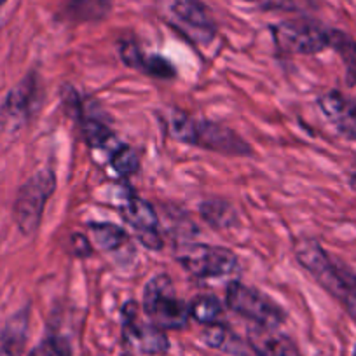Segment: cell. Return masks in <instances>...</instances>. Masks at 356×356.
<instances>
[{
	"mask_svg": "<svg viewBox=\"0 0 356 356\" xmlns=\"http://www.w3.org/2000/svg\"><path fill=\"white\" fill-rule=\"evenodd\" d=\"M296 257L300 266L314 276L318 283L339 300L356 321V275L344 264L328 255L314 239L302 238L296 245Z\"/></svg>",
	"mask_w": 356,
	"mask_h": 356,
	"instance_id": "obj_1",
	"label": "cell"
},
{
	"mask_svg": "<svg viewBox=\"0 0 356 356\" xmlns=\"http://www.w3.org/2000/svg\"><path fill=\"white\" fill-rule=\"evenodd\" d=\"M171 135L189 145L201 147L211 152L227 154V156H250L252 147L227 126L211 121H200L184 112H175L170 122Z\"/></svg>",
	"mask_w": 356,
	"mask_h": 356,
	"instance_id": "obj_2",
	"label": "cell"
},
{
	"mask_svg": "<svg viewBox=\"0 0 356 356\" xmlns=\"http://www.w3.org/2000/svg\"><path fill=\"white\" fill-rule=\"evenodd\" d=\"M143 311L147 318L163 330H178L189 321V306L178 299L170 276L159 275L150 280L143 292Z\"/></svg>",
	"mask_w": 356,
	"mask_h": 356,
	"instance_id": "obj_3",
	"label": "cell"
},
{
	"mask_svg": "<svg viewBox=\"0 0 356 356\" xmlns=\"http://www.w3.org/2000/svg\"><path fill=\"white\" fill-rule=\"evenodd\" d=\"M56 189V177L51 170H40L26 180L15 201V220L22 234L32 236L39 229L44 208Z\"/></svg>",
	"mask_w": 356,
	"mask_h": 356,
	"instance_id": "obj_4",
	"label": "cell"
},
{
	"mask_svg": "<svg viewBox=\"0 0 356 356\" xmlns=\"http://www.w3.org/2000/svg\"><path fill=\"white\" fill-rule=\"evenodd\" d=\"M180 266L197 278H224L238 267V259L224 246L187 245L178 250Z\"/></svg>",
	"mask_w": 356,
	"mask_h": 356,
	"instance_id": "obj_5",
	"label": "cell"
},
{
	"mask_svg": "<svg viewBox=\"0 0 356 356\" xmlns=\"http://www.w3.org/2000/svg\"><path fill=\"white\" fill-rule=\"evenodd\" d=\"M225 300L234 313L248 318L260 327L276 328L285 321V311L278 304L273 302L259 290L243 283H231L225 293Z\"/></svg>",
	"mask_w": 356,
	"mask_h": 356,
	"instance_id": "obj_6",
	"label": "cell"
},
{
	"mask_svg": "<svg viewBox=\"0 0 356 356\" xmlns=\"http://www.w3.org/2000/svg\"><path fill=\"white\" fill-rule=\"evenodd\" d=\"M275 42L283 53L316 54L330 47V30L309 22H285L273 29Z\"/></svg>",
	"mask_w": 356,
	"mask_h": 356,
	"instance_id": "obj_7",
	"label": "cell"
},
{
	"mask_svg": "<svg viewBox=\"0 0 356 356\" xmlns=\"http://www.w3.org/2000/svg\"><path fill=\"white\" fill-rule=\"evenodd\" d=\"M122 337L126 344L142 355L161 356L168 353V348H170L163 328L140 316L133 302H128L122 309Z\"/></svg>",
	"mask_w": 356,
	"mask_h": 356,
	"instance_id": "obj_8",
	"label": "cell"
},
{
	"mask_svg": "<svg viewBox=\"0 0 356 356\" xmlns=\"http://www.w3.org/2000/svg\"><path fill=\"white\" fill-rule=\"evenodd\" d=\"M119 211L122 218L135 229L140 241L150 250H159L163 246V238L159 234V222L152 204L142 197L135 196L131 191L122 193L119 201Z\"/></svg>",
	"mask_w": 356,
	"mask_h": 356,
	"instance_id": "obj_9",
	"label": "cell"
},
{
	"mask_svg": "<svg viewBox=\"0 0 356 356\" xmlns=\"http://www.w3.org/2000/svg\"><path fill=\"white\" fill-rule=\"evenodd\" d=\"M39 98V81L35 74H29L19 84L9 91L4 105H2V119L9 129H18L30 119L35 111Z\"/></svg>",
	"mask_w": 356,
	"mask_h": 356,
	"instance_id": "obj_10",
	"label": "cell"
},
{
	"mask_svg": "<svg viewBox=\"0 0 356 356\" xmlns=\"http://www.w3.org/2000/svg\"><path fill=\"white\" fill-rule=\"evenodd\" d=\"M320 111L346 138L356 140V102L341 91H327L318 98Z\"/></svg>",
	"mask_w": 356,
	"mask_h": 356,
	"instance_id": "obj_11",
	"label": "cell"
},
{
	"mask_svg": "<svg viewBox=\"0 0 356 356\" xmlns=\"http://www.w3.org/2000/svg\"><path fill=\"white\" fill-rule=\"evenodd\" d=\"M248 344L257 356H302L292 339L276 328L253 325L248 330Z\"/></svg>",
	"mask_w": 356,
	"mask_h": 356,
	"instance_id": "obj_12",
	"label": "cell"
},
{
	"mask_svg": "<svg viewBox=\"0 0 356 356\" xmlns=\"http://www.w3.org/2000/svg\"><path fill=\"white\" fill-rule=\"evenodd\" d=\"M171 11L196 33H201L203 37H211L215 33L213 18L200 0H173Z\"/></svg>",
	"mask_w": 356,
	"mask_h": 356,
	"instance_id": "obj_13",
	"label": "cell"
},
{
	"mask_svg": "<svg viewBox=\"0 0 356 356\" xmlns=\"http://www.w3.org/2000/svg\"><path fill=\"white\" fill-rule=\"evenodd\" d=\"M121 58L133 68L143 70L145 74L154 75L159 79H171L175 77V68L166 58L159 56V54H152L150 58H145L138 46L133 42H124L121 46Z\"/></svg>",
	"mask_w": 356,
	"mask_h": 356,
	"instance_id": "obj_14",
	"label": "cell"
},
{
	"mask_svg": "<svg viewBox=\"0 0 356 356\" xmlns=\"http://www.w3.org/2000/svg\"><path fill=\"white\" fill-rule=\"evenodd\" d=\"M29 332V309L19 311L0 330V356H22Z\"/></svg>",
	"mask_w": 356,
	"mask_h": 356,
	"instance_id": "obj_15",
	"label": "cell"
},
{
	"mask_svg": "<svg viewBox=\"0 0 356 356\" xmlns=\"http://www.w3.org/2000/svg\"><path fill=\"white\" fill-rule=\"evenodd\" d=\"M111 11V0H70L65 16L72 22H98Z\"/></svg>",
	"mask_w": 356,
	"mask_h": 356,
	"instance_id": "obj_16",
	"label": "cell"
},
{
	"mask_svg": "<svg viewBox=\"0 0 356 356\" xmlns=\"http://www.w3.org/2000/svg\"><path fill=\"white\" fill-rule=\"evenodd\" d=\"M330 47L337 51L348 70L349 84L356 88V42L339 30H330Z\"/></svg>",
	"mask_w": 356,
	"mask_h": 356,
	"instance_id": "obj_17",
	"label": "cell"
},
{
	"mask_svg": "<svg viewBox=\"0 0 356 356\" xmlns=\"http://www.w3.org/2000/svg\"><path fill=\"white\" fill-rule=\"evenodd\" d=\"M189 313L197 323H203L207 327L215 323H220L222 306L220 300L213 296H200L191 302Z\"/></svg>",
	"mask_w": 356,
	"mask_h": 356,
	"instance_id": "obj_18",
	"label": "cell"
},
{
	"mask_svg": "<svg viewBox=\"0 0 356 356\" xmlns=\"http://www.w3.org/2000/svg\"><path fill=\"white\" fill-rule=\"evenodd\" d=\"M95 245L102 250H118L126 241V232L114 224H89Z\"/></svg>",
	"mask_w": 356,
	"mask_h": 356,
	"instance_id": "obj_19",
	"label": "cell"
},
{
	"mask_svg": "<svg viewBox=\"0 0 356 356\" xmlns=\"http://www.w3.org/2000/svg\"><path fill=\"white\" fill-rule=\"evenodd\" d=\"M204 341L211 346V348L224 349V351L234 353V355H241V344H239L238 337L231 334L227 327L220 323L210 325L204 332Z\"/></svg>",
	"mask_w": 356,
	"mask_h": 356,
	"instance_id": "obj_20",
	"label": "cell"
},
{
	"mask_svg": "<svg viewBox=\"0 0 356 356\" xmlns=\"http://www.w3.org/2000/svg\"><path fill=\"white\" fill-rule=\"evenodd\" d=\"M201 215L208 224H211L217 229H225L234 224L236 213L231 208V204L224 201H208L201 207Z\"/></svg>",
	"mask_w": 356,
	"mask_h": 356,
	"instance_id": "obj_21",
	"label": "cell"
},
{
	"mask_svg": "<svg viewBox=\"0 0 356 356\" xmlns=\"http://www.w3.org/2000/svg\"><path fill=\"white\" fill-rule=\"evenodd\" d=\"M108 159H111V166L114 168L121 177H131V175L138 170V156H136V152L131 147L124 145V143H119V145L108 154Z\"/></svg>",
	"mask_w": 356,
	"mask_h": 356,
	"instance_id": "obj_22",
	"label": "cell"
},
{
	"mask_svg": "<svg viewBox=\"0 0 356 356\" xmlns=\"http://www.w3.org/2000/svg\"><path fill=\"white\" fill-rule=\"evenodd\" d=\"M29 356H72V348L61 335H49L37 344Z\"/></svg>",
	"mask_w": 356,
	"mask_h": 356,
	"instance_id": "obj_23",
	"label": "cell"
},
{
	"mask_svg": "<svg viewBox=\"0 0 356 356\" xmlns=\"http://www.w3.org/2000/svg\"><path fill=\"white\" fill-rule=\"evenodd\" d=\"M248 2H259L264 8L275 9H296L297 0H248Z\"/></svg>",
	"mask_w": 356,
	"mask_h": 356,
	"instance_id": "obj_24",
	"label": "cell"
},
{
	"mask_svg": "<svg viewBox=\"0 0 356 356\" xmlns=\"http://www.w3.org/2000/svg\"><path fill=\"white\" fill-rule=\"evenodd\" d=\"M351 187L356 191V171L351 175Z\"/></svg>",
	"mask_w": 356,
	"mask_h": 356,
	"instance_id": "obj_25",
	"label": "cell"
},
{
	"mask_svg": "<svg viewBox=\"0 0 356 356\" xmlns=\"http://www.w3.org/2000/svg\"><path fill=\"white\" fill-rule=\"evenodd\" d=\"M4 2H6V0H0V6H2V4H4Z\"/></svg>",
	"mask_w": 356,
	"mask_h": 356,
	"instance_id": "obj_26",
	"label": "cell"
},
{
	"mask_svg": "<svg viewBox=\"0 0 356 356\" xmlns=\"http://www.w3.org/2000/svg\"><path fill=\"white\" fill-rule=\"evenodd\" d=\"M355 356H356V349H355Z\"/></svg>",
	"mask_w": 356,
	"mask_h": 356,
	"instance_id": "obj_27",
	"label": "cell"
}]
</instances>
